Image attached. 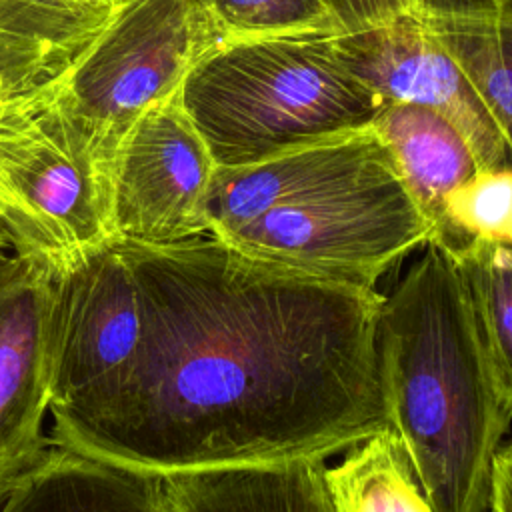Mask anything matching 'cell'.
<instances>
[{
	"label": "cell",
	"instance_id": "obj_1",
	"mask_svg": "<svg viewBox=\"0 0 512 512\" xmlns=\"http://www.w3.org/2000/svg\"><path fill=\"white\" fill-rule=\"evenodd\" d=\"M140 332L48 440L156 476L326 460L388 426L376 288L250 258L212 234L116 240Z\"/></svg>",
	"mask_w": 512,
	"mask_h": 512
},
{
	"label": "cell",
	"instance_id": "obj_2",
	"mask_svg": "<svg viewBox=\"0 0 512 512\" xmlns=\"http://www.w3.org/2000/svg\"><path fill=\"white\" fill-rule=\"evenodd\" d=\"M388 428L434 512H484L512 416L454 258L426 242L378 314Z\"/></svg>",
	"mask_w": 512,
	"mask_h": 512
},
{
	"label": "cell",
	"instance_id": "obj_3",
	"mask_svg": "<svg viewBox=\"0 0 512 512\" xmlns=\"http://www.w3.org/2000/svg\"><path fill=\"white\" fill-rule=\"evenodd\" d=\"M336 34L228 40L204 54L178 98L216 166L370 126L382 100L340 60Z\"/></svg>",
	"mask_w": 512,
	"mask_h": 512
},
{
	"label": "cell",
	"instance_id": "obj_4",
	"mask_svg": "<svg viewBox=\"0 0 512 512\" xmlns=\"http://www.w3.org/2000/svg\"><path fill=\"white\" fill-rule=\"evenodd\" d=\"M220 42L200 0H118L62 74L56 104L110 164L128 128L174 96L196 62Z\"/></svg>",
	"mask_w": 512,
	"mask_h": 512
},
{
	"label": "cell",
	"instance_id": "obj_5",
	"mask_svg": "<svg viewBox=\"0 0 512 512\" xmlns=\"http://www.w3.org/2000/svg\"><path fill=\"white\" fill-rule=\"evenodd\" d=\"M428 236L398 170H386L276 206L216 238L262 262L376 288Z\"/></svg>",
	"mask_w": 512,
	"mask_h": 512
},
{
	"label": "cell",
	"instance_id": "obj_6",
	"mask_svg": "<svg viewBox=\"0 0 512 512\" xmlns=\"http://www.w3.org/2000/svg\"><path fill=\"white\" fill-rule=\"evenodd\" d=\"M216 164L178 92L144 112L108 164L110 236L174 244L210 234L206 196Z\"/></svg>",
	"mask_w": 512,
	"mask_h": 512
},
{
	"label": "cell",
	"instance_id": "obj_7",
	"mask_svg": "<svg viewBox=\"0 0 512 512\" xmlns=\"http://www.w3.org/2000/svg\"><path fill=\"white\" fill-rule=\"evenodd\" d=\"M344 66L384 104H414L448 118L468 140L478 168L510 166V144L476 90L446 54L420 14L336 34Z\"/></svg>",
	"mask_w": 512,
	"mask_h": 512
},
{
	"label": "cell",
	"instance_id": "obj_8",
	"mask_svg": "<svg viewBox=\"0 0 512 512\" xmlns=\"http://www.w3.org/2000/svg\"><path fill=\"white\" fill-rule=\"evenodd\" d=\"M56 270L0 248V492L48 446Z\"/></svg>",
	"mask_w": 512,
	"mask_h": 512
},
{
	"label": "cell",
	"instance_id": "obj_9",
	"mask_svg": "<svg viewBox=\"0 0 512 512\" xmlns=\"http://www.w3.org/2000/svg\"><path fill=\"white\" fill-rule=\"evenodd\" d=\"M396 170L372 126L276 152L242 166H216L206 196V222L220 236L266 210L308 194Z\"/></svg>",
	"mask_w": 512,
	"mask_h": 512
},
{
	"label": "cell",
	"instance_id": "obj_10",
	"mask_svg": "<svg viewBox=\"0 0 512 512\" xmlns=\"http://www.w3.org/2000/svg\"><path fill=\"white\" fill-rule=\"evenodd\" d=\"M56 272L110 240L108 164L54 104L44 136L16 170Z\"/></svg>",
	"mask_w": 512,
	"mask_h": 512
},
{
	"label": "cell",
	"instance_id": "obj_11",
	"mask_svg": "<svg viewBox=\"0 0 512 512\" xmlns=\"http://www.w3.org/2000/svg\"><path fill=\"white\" fill-rule=\"evenodd\" d=\"M0 512H170L162 476L60 444L0 492Z\"/></svg>",
	"mask_w": 512,
	"mask_h": 512
},
{
	"label": "cell",
	"instance_id": "obj_12",
	"mask_svg": "<svg viewBox=\"0 0 512 512\" xmlns=\"http://www.w3.org/2000/svg\"><path fill=\"white\" fill-rule=\"evenodd\" d=\"M116 2L0 0V82L32 88L60 78Z\"/></svg>",
	"mask_w": 512,
	"mask_h": 512
},
{
	"label": "cell",
	"instance_id": "obj_13",
	"mask_svg": "<svg viewBox=\"0 0 512 512\" xmlns=\"http://www.w3.org/2000/svg\"><path fill=\"white\" fill-rule=\"evenodd\" d=\"M326 460H286L164 476L170 512H334Z\"/></svg>",
	"mask_w": 512,
	"mask_h": 512
},
{
	"label": "cell",
	"instance_id": "obj_14",
	"mask_svg": "<svg viewBox=\"0 0 512 512\" xmlns=\"http://www.w3.org/2000/svg\"><path fill=\"white\" fill-rule=\"evenodd\" d=\"M370 126L386 144L432 234L444 196L478 170L468 140L448 118L414 104L386 102Z\"/></svg>",
	"mask_w": 512,
	"mask_h": 512
},
{
	"label": "cell",
	"instance_id": "obj_15",
	"mask_svg": "<svg viewBox=\"0 0 512 512\" xmlns=\"http://www.w3.org/2000/svg\"><path fill=\"white\" fill-rule=\"evenodd\" d=\"M420 18L476 90L500 130L510 136L512 8H428Z\"/></svg>",
	"mask_w": 512,
	"mask_h": 512
},
{
	"label": "cell",
	"instance_id": "obj_16",
	"mask_svg": "<svg viewBox=\"0 0 512 512\" xmlns=\"http://www.w3.org/2000/svg\"><path fill=\"white\" fill-rule=\"evenodd\" d=\"M60 78L32 88L0 82V230L12 250L38 256L48 264L42 232L18 194L16 170L46 132Z\"/></svg>",
	"mask_w": 512,
	"mask_h": 512
},
{
	"label": "cell",
	"instance_id": "obj_17",
	"mask_svg": "<svg viewBox=\"0 0 512 512\" xmlns=\"http://www.w3.org/2000/svg\"><path fill=\"white\" fill-rule=\"evenodd\" d=\"M344 452L338 464L324 466L334 512H434L388 426Z\"/></svg>",
	"mask_w": 512,
	"mask_h": 512
},
{
	"label": "cell",
	"instance_id": "obj_18",
	"mask_svg": "<svg viewBox=\"0 0 512 512\" xmlns=\"http://www.w3.org/2000/svg\"><path fill=\"white\" fill-rule=\"evenodd\" d=\"M466 284L476 324L504 390L512 392V252L510 244L472 240L450 254Z\"/></svg>",
	"mask_w": 512,
	"mask_h": 512
},
{
	"label": "cell",
	"instance_id": "obj_19",
	"mask_svg": "<svg viewBox=\"0 0 512 512\" xmlns=\"http://www.w3.org/2000/svg\"><path fill=\"white\" fill-rule=\"evenodd\" d=\"M472 240L510 244L512 240V172L510 166L478 168L442 200L440 222L428 242L448 254Z\"/></svg>",
	"mask_w": 512,
	"mask_h": 512
},
{
	"label": "cell",
	"instance_id": "obj_20",
	"mask_svg": "<svg viewBox=\"0 0 512 512\" xmlns=\"http://www.w3.org/2000/svg\"><path fill=\"white\" fill-rule=\"evenodd\" d=\"M222 42L284 34H342L328 0H200Z\"/></svg>",
	"mask_w": 512,
	"mask_h": 512
},
{
	"label": "cell",
	"instance_id": "obj_21",
	"mask_svg": "<svg viewBox=\"0 0 512 512\" xmlns=\"http://www.w3.org/2000/svg\"><path fill=\"white\" fill-rule=\"evenodd\" d=\"M344 32L364 30L376 24H384L398 14L402 8L398 0H328Z\"/></svg>",
	"mask_w": 512,
	"mask_h": 512
},
{
	"label": "cell",
	"instance_id": "obj_22",
	"mask_svg": "<svg viewBox=\"0 0 512 512\" xmlns=\"http://www.w3.org/2000/svg\"><path fill=\"white\" fill-rule=\"evenodd\" d=\"M510 474H512V450L508 442H502L492 458L490 484L484 512H510Z\"/></svg>",
	"mask_w": 512,
	"mask_h": 512
},
{
	"label": "cell",
	"instance_id": "obj_23",
	"mask_svg": "<svg viewBox=\"0 0 512 512\" xmlns=\"http://www.w3.org/2000/svg\"><path fill=\"white\" fill-rule=\"evenodd\" d=\"M402 12H408V14H422V8H424V0H398Z\"/></svg>",
	"mask_w": 512,
	"mask_h": 512
},
{
	"label": "cell",
	"instance_id": "obj_24",
	"mask_svg": "<svg viewBox=\"0 0 512 512\" xmlns=\"http://www.w3.org/2000/svg\"><path fill=\"white\" fill-rule=\"evenodd\" d=\"M0 248H10V244H8V238L4 236V232L0 230Z\"/></svg>",
	"mask_w": 512,
	"mask_h": 512
},
{
	"label": "cell",
	"instance_id": "obj_25",
	"mask_svg": "<svg viewBox=\"0 0 512 512\" xmlns=\"http://www.w3.org/2000/svg\"><path fill=\"white\" fill-rule=\"evenodd\" d=\"M100 2H116V0H100Z\"/></svg>",
	"mask_w": 512,
	"mask_h": 512
}]
</instances>
